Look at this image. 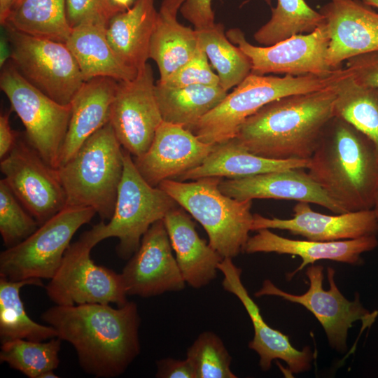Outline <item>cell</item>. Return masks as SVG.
<instances>
[{
	"instance_id": "cell-1",
	"label": "cell",
	"mask_w": 378,
	"mask_h": 378,
	"mask_svg": "<svg viewBox=\"0 0 378 378\" xmlns=\"http://www.w3.org/2000/svg\"><path fill=\"white\" fill-rule=\"evenodd\" d=\"M42 319L75 349L83 370L95 377L121 375L140 352V317L134 302L57 305Z\"/></svg>"
},
{
	"instance_id": "cell-2",
	"label": "cell",
	"mask_w": 378,
	"mask_h": 378,
	"mask_svg": "<svg viewBox=\"0 0 378 378\" xmlns=\"http://www.w3.org/2000/svg\"><path fill=\"white\" fill-rule=\"evenodd\" d=\"M334 84L268 103L246 119L234 139L263 158L309 160L335 115Z\"/></svg>"
},
{
	"instance_id": "cell-3",
	"label": "cell",
	"mask_w": 378,
	"mask_h": 378,
	"mask_svg": "<svg viewBox=\"0 0 378 378\" xmlns=\"http://www.w3.org/2000/svg\"><path fill=\"white\" fill-rule=\"evenodd\" d=\"M307 169L311 178L347 212L372 209L378 184V149L348 121L333 117Z\"/></svg>"
},
{
	"instance_id": "cell-4",
	"label": "cell",
	"mask_w": 378,
	"mask_h": 378,
	"mask_svg": "<svg viewBox=\"0 0 378 378\" xmlns=\"http://www.w3.org/2000/svg\"><path fill=\"white\" fill-rule=\"evenodd\" d=\"M123 170V148L108 122L57 169L66 206L91 207L102 219L109 220Z\"/></svg>"
},
{
	"instance_id": "cell-5",
	"label": "cell",
	"mask_w": 378,
	"mask_h": 378,
	"mask_svg": "<svg viewBox=\"0 0 378 378\" xmlns=\"http://www.w3.org/2000/svg\"><path fill=\"white\" fill-rule=\"evenodd\" d=\"M349 74L342 67L325 76L280 77L251 73L190 130L204 143L225 142L235 137L246 119L268 103L286 96L326 88Z\"/></svg>"
},
{
	"instance_id": "cell-6",
	"label": "cell",
	"mask_w": 378,
	"mask_h": 378,
	"mask_svg": "<svg viewBox=\"0 0 378 378\" xmlns=\"http://www.w3.org/2000/svg\"><path fill=\"white\" fill-rule=\"evenodd\" d=\"M222 178L203 177L184 182L166 179L158 187L167 192L204 227L209 245L223 258L243 251L252 231V200H239L223 194Z\"/></svg>"
},
{
	"instance_id": "cell-7",
	"label": "cell",
	"mask_w": 378,
	"mask_h": 378,
	"mask_svg": "<svg viewBox=\"0 0 378 378\" xmlns=\"http://www.w3.org/2000/svg\"><path fill=\"white\" fill-rule=\"evenodd\" d=\"M123 158V174L113 214L108 223L102 221L86 233L94 246L107 238H118L117 253L121 258L128 259L149 227L178 204L164 190L151 186L142 178L132 155L124 149Z\"/></svg>"
},
{
	"instance_id": "cell-8",
	"label": "cell",
	"mask_w": 378,
	"mask_h": 378,
	"mask_svg": "<svg viewBox=\"0 0 378 378\" xmlns=\"http://www.w3.org/2000/svg\"><path fill=\"white\" fill-rule=\"evenodd\" d=\"M97 214L91 207L66 206L18 244L0 253V277L11 281L51 279L76 231Z\"/></svg>"
},
{
	"instance_id": "cell-9",
	"label": "cell",
	"mask_w": 378,
	"mask_h": 378,
	"mask_svg": "<svg viewBox=\"0 0 378 378\" xmlns=\"http://www.w3.org/2000/svg\"><path fill=\"white\" fill-rule=\"evenodd\" d=\"M0 88L24 126L26 141L47 164L58 169L71 104H61L34 87L10 59L3 66Z\"/></svg>"
},
{
	"instance_id": "cell-10",
	"label": "cell",
	"mask_w": 378,
	"mask_h": 378,
	"mask_svg": "<svg viewBox=\"0 0 378 378\" xmlns=\"http://www.w3.org/2000/svg\"><path fill=\"white\" fill-rule=\"evenodd\" d=\"M14 66L31 85L57 102L70 104L85 83L66 44L4 27Z\"/></svg>"
},
{
	"instance_id": "cell-11",
	"label": "cell",
	"mask_w": 378,
	"mask_h": 378,
	"mask_svg": "<svg viewBox=\"0 0 378 378\" xmlns=\"http://www.w3.org/2000/svg\"><path fill=\"white\" fill-rule=\"evenodd\" d=\"M335 274L333 268H327L330 286L328 290H325L323 288V267L311 265L307 266L306 270L309 288L303 294L288 293L276 287L270 280L266 279L254 295L258 298L265 295L280 297L302 305L320 323L330 346L342 353L346 350L348 332L353 323L360 321L361 332L369 329L376 321L378 311L370 312L365 308L358 293L353 301L347 300L337 286Z\"/></svg>"
},
{
	"instance_id": "cell-12",
	"label": "cell",
	"mask_w": 378,
	"mask_h": 378,
	"mask_svg": "<svg viewBox=\"0 0 378 378\" xmlns=\"http://www.w3.org/2000/svg\"><path fill=\"white\" fill-rule=\"evenodd\" d=\"M94 246L86 232L66 251L54 276L46 286L48 297L57 305L126 304L121 274L97 265L90 258Z\"/></svg>"
},
{
	"instance_id": "cell-13",
	"label": "cell",
	"mask_w": 378,
	"mask_h": 378,
	"mask_svg": "<svg viewBox=\"0 0 378 378\" xmlns=\"http://www.w3.org/2000/svg\"><path fill=\"white\" fill-rule=\"evenodd\" d=\"M226 36L248 57L254 74L325 76L336 70L327 62L330 38L324 23L307 34H295L264 47L250 43L239 28L229 29Z\"/></svg>"
},
{
	"instance_id": "cell-14",
	"label": "cell",
	"mask_w": 378,
	"mask_h": 378,
	"mask_svg": "<svg viewBox=\"0 0 378 378\" xmlns=\"http://www.w3.org/2000/svg\"><path fill=\"white\" fill-rule=\"evenodd\" d=\"M8 186L39 225L66 207V194L57 169L47 164L25 140L1 160Z\"/></svg>"
},
{
	"instance_id": "cell-15",
	"label": "cell",
	"mask_w": 378,
	"mask_h": 378,
	"mask_svg": "<svg viewBox=\"0 0 378 378\" xmlns=\"http://www.w3.org/2000/svg\"><path fill=\"white\" fill-rule=\"evenodd\" d=\"M155 86L153 69L148 63L132 80L118 81L109 122L122 148L133 157L148 149L163 122Z\"/></svg>"
},
{
	"instance_id": "cell-16",
	"label": "cell",
	"mask_w": 378,
	"mask_h": 378,
	"mask_svg": "<svg viewBox=\"0 0 378 378\" xmlns=\"http://www.w3.org/2000/svg\"><path fill=\"white\" fill-rule=\"evenodd\" d=\"M172 251L163 220L156 221L120 273L127 295L150 298L183 290L186 281Z\"/></svg>"
},
{
	"instance_id": "cell-17",
	"label": "cell",
	"mask_w": 378,
	"mask_h": 378,
	"mask_svg": "<svg viewBox=\"0 0 378 378\" xmlns=\"http://www.w3.org/2000/svg\"><path fill=\"white\" fill-rule=\"evenodd\" d=\"M214 146L202 141L181 125L163 121L148 149L132 158L142 178L158 187L164 180L176 179L199 166Z\"/></svg>"
},
{
	"instance_id": "cell-18",
	"label": "cell",
	"mask_w": 378,
	"mask_h": 378,
	"mask_svg": "<svg viewBox=\"0 0 378 378\" xmlns=\"http://www.w3.org/2000/svg\"><path fill=\"white\" fill-rule=\"evenodd\" d=\"M319 12L330 41L327 62L333 69L343 62L378 50V13L360 0H329Z\"/></svg>"
},
{
	"instance_id": "cell-19",
	"label": "cell",
	"mask_w": 378,
	"mask_h": 378,
	"mask_svg": "<svg viewBox=\"0 0 378 378\" xmlns=\"http://www.w3.org/2000/svg\"><path fill=\"white\" fill-rule=\"evenodd\" d=\"M260 229L284 230L309 240L332 241L377 234L378 223L372 209L326 215L314 211L309 203L298 202L291 218L253 214L251 230Z\"/></svg>"
},
{
	"instance_id": "cell-20",
	"label": "cell",
	"mask_w": 378,
	"mask_h": 378,
	"mask_svg": "<svg viewBox=\"0 0 378 378\" xmlns=\"http://www.w3.org/2000/svg\"><path fill=\"white\" fill-rule=\"evenodd\" d=\"M218 270L224 276L223 288L234 294L245 307L253 323L254 336L248 347L259 356V365L264 371L269 370L274 360L284 361L291 373H300L311 368L313 354L309 346L302 351L292 346L289 337L270 327L263 319L260 309L250 297L241 280V270L225 258L218 264Z\"/></svg>"
},
{
	"instance_id": "cell-21",
	"label": "cell",
	"mask_w": 378,
	"mask_h": 378,
	"mask_svg": "<svg viewBox=\"0 0 378 378\" xmlns=\"http://www.w3.org/2000/svg\"><path fill=\"white\" fill-rule=\"evenodd\" d=\"M302 169H289L238 178L222 179L220 191L239 200L276 199L320 205L337 214L346 209Z\"/></svg>"
},
{
	"instance_id": "cell-22",
	"label": "cell",
	"mask_w": 378,
	"mask_h": 378,
	"mask_svg": "<svg viewBox=\"0 0 378 378\" xmlns=\"http://www.w3.org/2000/svg\"><path fill=\"white\" fill-rule=\"evenodd\" d=\"M378 246L377 234L364 236L356 239L319 241L314 240H298L281 237L270 229H260L257 234L249 237L243 252L276 253L299 256L302 259L300 266L286 274L290 280L305 267L321 260H330L350 265L363 262L361 255L371 251Z\"/></svg>"
},
{
	"instance_id": "cell-23",
	"label": "cell",
	"mask_w": 378,
	"mask_h": 378,
	"mask_svg": "<svg viewBox=\"0 0 378 378\" xmlns=\"http://www.w3.org/2000/svg\"><path fill=\"white\" fill-rule=\"evenodd\" d=\"M163 221L186 283L195 288L207 286L216 277L223 258L200 237L195 223L182 207L171 209Z\"/></svg>"
},
{
	"instance_id": "cell-24",
	"label": "cell",
	"mask_w": 378,
	"mask_h": 378,
	"mask_svg": "<svg viewBox=\"0 0 378 378\" xmlns=\"http://www.w3.org/2000/svg\"><path fill=\"white\" fill-rule=\"evenodd\" d=\"M118 85V81L109 77H97L85 81L71 103V116L59 167L69 161L90 136L110 121L111 104Z\"/></svg>"
},
{
	"instance_id": "cell-25",
	"label": "cell",
	"mask_w": 378,
	"mask_h": 378,
	"mask_svg": "<svg viewBox=\"0 0 378 378\" xmlns=\"http://www.w3.org/2000/svg\"><path fill=\"white\" fill-rule=\"evenodd\" d=\"M308 164L309 160H274L253 154L232 138L215 144L202 164L174 180L192 181L208 176L238 178L289 169H307Z\"/></svg>"
},
{
	"instance_id": "cell-26",
	"label": "cell",
	"mask_w": 378,
	"mask_h": 378,
	"mask_svg": "<svg viewBox=\"0 0 378 378\" xmlns=\"http://www.w3.org/2000/svg\"><path fill=\"white\" fill-rule=\"evenodd\" d=\"M186 0H162L150 39L149 59L163 80L189 61L200 49L195 29L181 24L177 13Z\"/></svg>"
},
{
	"instance_id": "cell-27",
	"label": "cell",
	"mask_w": 378,
	"mask_h": 378,
	"mask_svg": "<svg viewBox=\"0 0 378 378\" xmlns=\"http://www.w3.org/2000/svg\"><path fill=\"white\" fill-rule=\"evenodd\" d=\"M158 13L155 0H135L130 8L113 16L107 26L111 48L123 63L137 71L149 59Z\"/></svg>"
},
{
	"instance_id": "cell-28",
	"label": "cell",
	"mask_w": 378,
	"mask_h": 378,
	"mask_svg": "<svg viewBox=\"0 0 378 378\" xmlns=\"http://www.w3.org/2000/svg\"><path fill=\"white\" fill-rule=\"evenodd\" d=\"M106 28L82 24L72 28L66 43L75 57L85 81L109 77L117 81L132 80L138 71L123 63L111 48Z\"/></svg>"
},
{
	"instance_id": "cell-29",
	"label": "cell",
	"mask_w": 378,
	"mask_h": 378,
	"mask_svg": "<svg viewBox=\"0 0 378 378\" xmlns=\"http://www.w3.org/2000/svg\"><path fill=\"white\" fill-rule=\"evenodd\" d=\"M227 93L220 85L169 88L156 82L155 86L163 121L189 130L219 104Z\"/></svg>"
},
{
	"instance_id": "cell-30",
	"label": "cell",
	"mask_w": 378,
	"mask_h": 378,
	"mask_svg": "<svg viewBox=\"0 0 378 378\" xmlns=\"http://www.w3.org/2000/svg\"><path fill=\"white\" fill-rule=\"evenodd\" d=\"M4 27L66 43L71 33L66 0H18Z\"/></svg>"
},
{
	"instance_id": "cell-31",
	"label": "cell",
	"mask_w": 378,
	"mask_h": 378,
	"mask_svg": "<svg viewBox=\"0 0 378 378\" xmlns=\"http://www.w3.org/2000/svg\"><path fill=\"white\" fill-rule=\"evenodd\" d=\"M24 286H43L40 279L11 281L0 277V338L1 343L24 339L45 341L57 337L55 329L34 321L27 315L20 297Z\"/></svg>"
},
{
	"instance_id": "cell-32",
	"label": "cell",
	"mask_w": 378,
	"mask_h": 378,
	"mask_svg": "<svg viewBox=\"0 0 378 378\" xmlns=\"http://www.w3.org/2000/svg\"><path fill=\"white\" fill-rule=\"evenodd\" d=\"M195 31L199 44L216 70L219 85L225 90L236 87L251 73L250 59L228 39L223 24L215 23Z\"/></svg>"
},
{
	"instance_id": "cell-33",
	"label": "cell",
	"mask_w": 378,
	"mask_h": 378,
	"mask_svg": "<svg viewBox=\"0 0 378 378\" xmlns=\"http://www.w3.org/2000/svg\"><path fill=\"white\" fill-rule=\"evenodd\" d=\"M335 115L356 127L378 149V88L356 83L350 74L334 84Z\"/></svg>"
},
{
	"instance_id": "cell-34",
	"label": "cell",
	"mask_w": 378,
	"mask_h": 378,
	"mask_svg": "<svg viewBox=\"0 0 378 378\" xmlns=\"http://www.w3.org/2000/svg\"><path fill=\"white\" fill-rule=\"evenodd\" d=\"M324 23V18L304 0H277L270 20L254 34V39L272 46L293 35L310 33Z\"/></svg>"
},
{
	"instance_id": "cell-35",
	"label": "cell",
	"mask_w": 378,
	"mask_h": 378,
	"mask_svg": "<svg viewBox=\"0 0 378 378\" xmlns=\"http://www.w3.org/2000/svg\"><path fill=\"white\" fill-rule=\"evenodd\" d=\"M62 340L48 342L15 339L2 343L1 363H6L29 378H40L46 371L55 370L59 365Z\"/></svg>"
},
{
	"instance_id": "cell-36",
	"label": "cell",
	"mask_w": 378,
	"mask_h": 378,
	"mask_svg": "<svg viewBox=\"0 0 378 378\" xmlns=\"http://www.w3.org/2000/svg\"><path fill=\"white\" fill-rule=\"evenodd\" d=\"M186 358L196 378L237 377L230 369V355L221 339L213 332H202L188 349Z\"/></svg>"
},
{
	"instance_id": "cell-37",
	"label": "cell",
	"mask_w": 378,
	"mask_h": 378,
	"mask_svg": "<svg viewBox=\"0 0 378 378\" xmlns=\"http://www.w3.org/2000/svg\"><path fill=\"white\" fill-rule=\"evenodd\" d=\"M36 220L24 209L4 178L0 180V233L4 245L15 246L39 227Z\"/></svg>"
},
{
	"instance_id": "cell-38",
	"label": "cell",
	"mask_w": 378,
	"mask_h": 378,
	"mask_svg": "<svg viewBox=\"0 0 378 378\" xmlns=\"http://www.w3.org/2000/svg\"><path fill=\"white\" fill-rule=\"evenodd\" d=\"M158 83L169 88L219 85L218 75L211 69L207 56L200 46L196 54L176 71Z\"/></svg>"
},
{
	"instance_id": "cell-39",
	"label": "cell",
	"mask_w": 378,
	"mask_h": 378,
	"mask_svg": "<svg viewBox=\"0 0 378 378\" xmlns=\"http://www.w3.org/2000/svg\"><path fill=\"white\" fill-rule=\"evenodd\" d=\"M66 15L71 28L82 24L107 27L121 11L111 0H66Z\"/></svg>"
},
{
	"instance_id": "cell-40",
	"label": "cell",
	"mask_w": 378,
	"mask_h": 378,
	"mask_svg": "<svg viewBox=\"0 0 378 378\" xmlns=\"http://www.w3.org/2000/svg\"><path fill=\"white\" fill-rule=\"evenodd\" d=\"M346 68L356 83L378 88V50L349 59Z\"/></svg>"
},
{
	"instance_id": "cell-41",
	"label": "cell",
	"mask_w": 378,
	"mask_h": 378,
	"mask_svg": "<svg viewBox=\"0 0 378 378\" xmlns=\"http://www.w3.org/2000/svg\"><path fill=\"white\" fill-rule=\"evenodd\" d=\"M265 1L268 5L271 4V0ZM211 4L212 0H186L179 11L195 29L206 28L216 23Z\"/></svg>"
},
{
	"instance_id": "cell-42",
	"label": "cell",
	"mask_w": 378,
	"mask_h": 378,
	"mask_svg": "<svg viewBox=\"0 0 378 378\" xmlns=\"http://www.w3.org/2000/svg\"><path fill=\"white\" fill-rule=\"evenodd\" d=\"M156 364V377L196 378L195 370L187 358L177 360L172 358H166L158 360Z\"/></svg>"
},
{
	"instance_id": "cell-43",
	"label": "cell",
	"mask_w": 378,
	"mask_h": 378,
	"mask_svg": "<svg viewBox=\"0 0 378 378\" xmlns=\"http://www.w3.org/2000/svg\"><path fill=\"white\" fill-rule=\"evenodd\" d=\"M18 134L11 129L9 114L0 116V158L2 160L11 151L18 141Z\"/></svg>"
},
{
	"instance_id": "cell-44",
	"label": "cell",
	"mask_w": 378,
	"mask_h": 378,
	"mask_svg": "<svg viewBox=\"0 0 378 378\" xmlns=\"http://www.w3.org/2000/svg\"><path fill=\"white\" fill-rule=\"evenodd\" d=\"M11 46L7 35H2L0 40V66H4L10 59Z\"/></svg>"
},
{
	"instance_id": "cell-45",
	"label": "cell",
	"mask_w": 378,
	"mask_h": 378,
	"mask_svg": "<svg viewBox=\"0 0 378 378\" xmlns=\"http://www.w3.org/2000/svg\"><path fill=\"white\" fill-rule=\"evenodd\" d=\"M18 0H0V22L4 25L8 14Z\"/></svg>"
},
{
	"instance_id": "cell-46",
	"label": "cell",
	"mask_w": 378,
	"mask_h": 378,
	"mask_svg": "<svg viewBox=\"0 0 378 378\" xmlns=\"http://www.w3.org/2000/svg\"><path fill=\"white\" fill-rule=\"evenodd\" d=\"M113 4L121 11L130 8L135 0H111Z\"/></svg>"
},
{
	"instance_id": "cell-47",
	"label": "cell",
	"mask_w": 378,
	"mask_h": 378,
	"mask_svg": "<svg viewBox=\"0 0 378 378\" xmlns=\"http://www.w3.org/2000/svg\"><path fill=\"white\" fill-rule=\"evenodd\" d=\"M372 209L374 214L375 218L378 223V184L375 190Z\"/></svg>"
},
{
	"instance_id": "cell-48",
	"label": "cell",
	"mask_w": 378,
	"mask_h": 378,
	"mask_svg": "<svg viewBox=\"0 0 378 378\" xmlns=\"http://www.w3.org/2000/svg\"><path fill=\"white\" fill-rule=\"evenodd\" d=\"M58 377H59L55 373H54V370L46 371L40 376V378H58Z\"/></svg>"
},
{
	"instance_id": "cell-49",
	"label": "cell",
	"mask_w": 378,
	"mask_h": 378,
	"mask_svg": "<svg viewBox=\"0 0 378 378\" xmlns=\"http://www.w3.org/2000/svg\"><path fill=\"white\" fill-rule=\"evenodd\" d=\"M362 1L370 6V7H375V8H378V0H362Z\"/></svg>"
}]
</instances>
